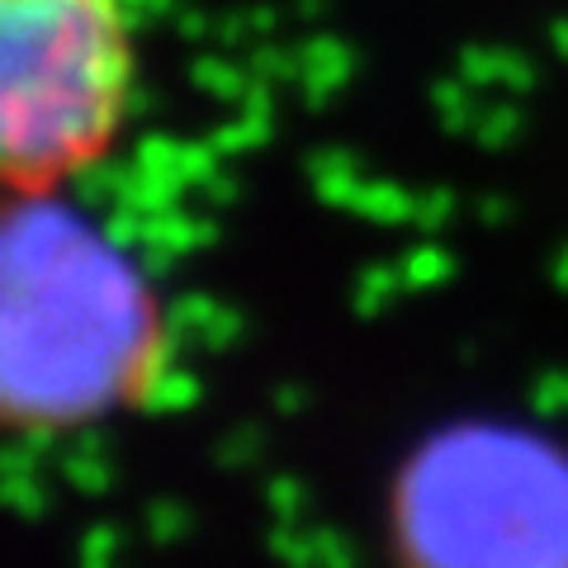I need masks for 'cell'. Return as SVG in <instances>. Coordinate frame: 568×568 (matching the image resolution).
Listing matches in <instances>:
<instances>
[{"label":"cell","mask_w":568,"mask_h":568,"mask_svg":"<svg viewBox=\"0 0 568 568\" xmlns=\"http://www.w3.org/2000/svg\"><path fill=\"white\" fill-rule=\"evenodd\" d=\"M388 521L403 568H568V455L459 426L403 469Z\"/></svg>","instance_id":"cell-2"},{"label":"cell","mask_w":568,"mask_h":568,"mask_svg":"<svg viewBox=\"0 0 568 568\" xmlns=\"http://www.w3.org/2000/svg\"><path fill=\"white\" fill-rule=\"evenodd\" d=\"M129 29L119 0H0L6 162L52 185L110 148L129 100Z\"/></svg>","instance_id":"cell-3"},{"label":"cell","mask_w":568,"mask_h":568,"mask_svg":"<svg viewBox=\"0 0 568 568\" xmlns=\"http://www.w3.org/2000/svg\"><path fill=\"white\" fill-rule=\"evenodd\" d=\"M162 346L142 265L62 204H33L6 242V403L29 426H81L129 403Z\"/></svg>","instance_id":"cell-1"}]
</instances>
